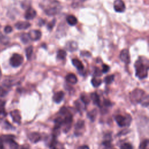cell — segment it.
<instances>
[{
    "label": "cell",
    "mask_w": 149,
    "mask_h": 149,
    "mask_svg": "<svg viewBox=\"0 0 149 149\" xmlns=\"http://www.w3.org/2000/svg\"><path fill=\"white\" fill-rule=\"evenodd\" d=\"M40 6L48 16L57 15L61 10V5L56 0H44Z\"/></svg>",
    "instance_id": "cell-1"
},
{
    "label": "cell",
    "mask_w": 149,
    "mask_h": 149,
    "mask_svg": "<svg viewBox=\"0 0 149 149\" xmlns=\"http://www.w3.org/2000/svg\"><path fill=\"white\" fill-rule=\"evenodd\" d=\"M136 69V76L140 79L146 78L148 75V63L146 58L140 57L134 64Z\"/></svg>",
    "instance_id": "cell-2"
},
{
    "label": "cell",
    "mask_w": 149,
    "mask_h": 149,
    "mask_svg": "<svg viewBox=\"0 0 149 149\" xmlns=\"http://www.w3.org/2000/svg\"><path fill=\"white\" fill-rule=\"evenodd\" d=\"M130 98L133 103H141L143 106L146 105L148 103V95H146L145 92L139 88L134 90L130 93Z\"/></svg>",
    "instance_id": "cell-3"
},
{
    "label": "cell",
    "mask_w": 149,
    "mask_h": 149,
    "mask_svg": "<svg viewBox=\"0 0 149 149\" xmlns=\"http://www.w3.org/2000/svg\"><path fill=\"white\" fill-rule=\"evenodd\" d=\"M1 139L3 141V145L8 144L9 149H17L19 145L14 140L15 136L11 134H6L1 136Z\"/></svg>",
    "instance_id": "cell-4"
},
{
    "label": "cell",
    "mask_w": 149,
    "mask_h": 149,
    "mask_svg": "<svg viewBox=\"0 0 149 149\" xmlns=\"http://www.w3.org/2000/svg\"><path fill=\"white\" fill-rule=\"evenodd\" d=\"M115 120L118 125L120 127L129 126L131 122V116H124L120 115H118L115 116Z\"/></svg>",
    "instance_id": "cell-5"
},
{
    "label": "cell",
    "mask_w": 149,
    "mask_h": 149,
    "mask_svg": "<svg viewBox=\"0 0 149 149\" xmlns=\"http://www.w3.org/2000/svg\"><path fill=\"white\" fill-rule=\"evenodd\" d=\"M23 62V57L19 54H14L10 58V64L14 68H17L20 66Z\"/></svg>",
    "instance_id": "cell-6"
},
{
    "label": "cell",
    "mask_w": 149,
    "mask_h": 149,
    "mask_svg": "<svg viewBox=\"0 0 149 149\" xmlns=\"http://www.w3.org/2000/svg\"><path fill=\"white\" fill-rule=\"evenodd\" d=\"M11 85L9 81L5 80L3 83L0 86V96H5L10 90Z\"/></svg>",
    "instance_id": "cell-7"
},
{
    "label": "cell",
    "mask_w": 149,
    "mask_h": 149,
    "mask_svg": "<svg viewBox=\"0 0 149 149\" xmlns=\"http://www.w3.org/2000/svg\"><path fill=\"white\" fill-rule=\"evenodd\" d=\"M113 8L117 12H123L125 10V5L122 0H115L113 2Z\"/></svg>",
    "instance_id": "cell-8"
},
{
    "label": "cell",
    "mask_w": 149,
    "mask_h": 149,
    "mask_svg": "<svg viewBox=\"0 0 149 149\" xmlns=\"http://www.w3.org/2000/svg\"><path fill=\"white\" fill-rule=\"evenodd\" d=\"M120 59L122 62H123L125 63H129L130 62V55L129 52L127 49H124L121 51L119 55Z\"/></svg>",
    "instance_id": "cell-9"
},
{
    "label": "cell",
    "mask_w": 149,
    "mask_h": 149,
    "mask_svg": "<svg viewBox=\"0 0 149 149\" xmlns=\"http://www.w3.org/2000/svg\"><path fill=\"white\" fill-rule=\"evenodd\" d=\"M30 40L37 41L40 39L41 37V33L40 30H32L29 31L28 33Z\"/></svg>",
    "instance_id": "cell-10"
},
{
    "label": "cell",
    "mask_w": 149,
    "mask_h": 149,
    "mask_svg": "<svg viewBox=\"0 0 149 149\" xmlns=\"http://www.w3.org/2000/svg\"><path fill=\"white\" fill-rule=\"evenodd\" d=\"M10 116L13 120V122H15V123H17V124H20L21 122V115L20 113V112L17 110H13L12 111H11L10 112Z\"/></svg>",
    "instance_id": "cell-11"
},
{
    "label": "cell",
    "mask_w": 149,
    "mask_h": 149,
    "mask_svg": "<svg viewBox=\"0 0 149 149\" xmlns=\"http://www.w3.org/2000/svg\"><path fill=\"white\" fill-rule=\"evenodd\" d=\"M36 16V11L32 8H29L24 15V17L27 20H31Z\"/></svg>",
    "instance_id": "cell-12"
},
{
    "label": "cell",
    "mask_w": 149,
    "mask_h": 149,
    "mask_svg": "<svg viewBox=\"0 0 149 149\" xmlns=\"http://www.w3.org/2000/svg\"><path fill=\"white\" fill-rule=\"evenodd\" d=\"M29 139L33 143H36L41 140V135L37 132H33L29 134Z\"/></svg>",
    "instance_id": "cell-13"
},
{
    "label": "cell",
    "mask_w": 149,
    "mask_h": 149,
    "mask_svg": "<svg viewBox=\"0 0 149 149\" xmlns=\"http://www.w3.org/2000/svg\"><path fill=\"white\" fill-rule=\"evenodd\" d=\"M30 26V23L27 22H18L15 24V27L18 30H24Z\"/></svg>",
    "instance_id": "cell-14"
},
{
    "label": "cell",
    "mask_w": 149,
    "mask_h": 149,
    "mask_svg": "<svg viewBox=\"0 0 149 149\" xmlns=\"http://www.w3.org/2000/svg\"><path fill=\"white\" fill-rule=\"evenodd\" d=\"M64 97V93L62 91H59L54 94L53 96V100L56 103L61 102Z\"/></svg>",
    "instance_id": "cell-15"
},
{
    "label": "cell",
    "mask_w": 149,
    "mask_h": 149,
    "mask_svg": "<svg viewBox=\"0 0 149 149\" xmlns=\"http://www.w3.org/2000/svg\"><path fill=\"white\" fill-rule=\"evenodd\" d=\"M66 80L68 83H69L70 84H76L77 81V77L73 73L68 74L66 76Z\"/></svg>",
    "instance_id": "cell-16"
},
{
    "label": "cell",
    "mask_w": 149,
    "mask_h": 149,
    "mask_svg": "<svg viewBox=\"0 0 149 149\" xmlns=\"http://www.w3.org/2000/svg\"><path fill=\"white\" fill-rule=\"evenodd\" d=\"M72 64L77 68V69H78L79 70H83L84 69V66L82 63V62L77 59H76V58H74L72 60Z\"/></svg>",
    "instance_id": "cell-17"
},
{
    "label": "cell",
    "mask_w": 149,
    "mask_h": 149,
    "mask_svg": "<svg viewBox=\"0 0 149 149\" xmlns=\"http://www.w3.org/2000/svg\"><path fill=\"white\" fill-rule=\"evenodd\" d=\"M5 102L0 100V119L5 117L7 114L5 109Z\"/></svg>",
    "instance_id": "cell-18"
},
{
    "label": "cell",
    "mask_w": 149,
    "mask_h": 149,
    "mask_svg": "<svg viewBox=\"0 0 149 149\" xmlns=\"http://www.w3.org/2000/svg\"><path fill=\"white\" fill-rule=\"evenodd\" d=\"M66 47L68 50L72 52L77 49V44L75 41H69L66 44Z\"/></svg>",
    "instance_id": "cell-19"
},
{
    "label": "cell",
    "mask_w": 149,
    "mask_h": 149,
    "mask_svg": "<svg viewBox=\"0 0 149 149\" xmlns=\"http://www.w3.org/2000/svg\"><path fill=\"white\" fill-rule=\"evenodd\" d=\"M66 22L70 26H74L77 23L76 17L73 15H69L66 17Z\"/></svg>",
    "instance_id": "cell-20"
},
{
    "label": "cell",
    "mask_w": 149,
    "mask_h": 149,
    "mask_svg": "<svg viewBox=\"0 0 149 149\" xmlns=\"http://www.w3.org/2000/svg\"><path fill=\"white\" fill-rule=\"evenodd\" d=\"M91 98L95 104L98 106H100V99L98 95L96 93L91 94Z\"/></svg>",
    "instance_id": "cell-21"
},
{
    "label": "cell",
    "mask_w": 149,
    "mask_h": 149,
    "mask_svg": "<svg viewBox=\"0 0 149 149\" xmlns=\"http://www.w3.org/2000/svg\"><path fill=\"white\" fill-rule=\"evenodd\" d=\"M57 58L61 60L64 59L66 56V52L65 50L60 49L57 52Z\"/></svg>",
    "instance_id": "cell-22"
},
{
    "label": "cell",
    "mask_w": 149,
    "mask_h": 149,
    "mask_svg": "<svg viewBox=\"0 0 149 149\" xmlns=\"http://www.w3.org/2000/svg\"><path fill=\"white\" fill-rule=\"evenodd\" d=\"M9 38L5 35L0 34V43L3 45H6L9 42Z\"/></svg>",
    "instance_id": "cell-23"
},
{
    "label": "cell",
    "mask_w": 149,
    "mask_h": 149,
    "mask_svg": "<svg viewBox=\"0 0 149 149\" xmlns=\"http://www.w3.org/2000/svg\"><path fill=\"white\" fill-rule=\"evenodd\" d=\"M102 83V80L100 79L94 77L91 79V84L94 87H98Z\"/></svg>",
    "instance_id": "cell-24"
},
{
    "label": "cell",
    "mask_w": 149,
    "mask_h": 149,
    "mask_svg": "<svg viewBox=\"0 0 149 149\" xmlns=\"http://www.w3.org/2000/svg\"><path fill=\"white\" fill-rule=\"evenodd\" d=\"M26 55L27 57V59H30L31 57L32 54H33V48L32 46H29L27 48H26Z\"/></svg>",
    "instance_id": "cell-25"
},
{
    "label": "cell",
    "mask_w": 149,
    "mask_h": 149,
    "mask_svg": "<svg viewBox=\"0 0 149 149\" xmlns=\"http://www.w3.org/2000/svg\"><path fill=\"white\" fill-rule=\"evenodd\" d=\"M55 122V129H58L62 125H63V120L61 118H57L55 119L54 120Z\"/></svg>",
    "instance_id": "cell-26"
},
{
    "label": "cell",
    "mask_w": 149,
    "mask_h": 149,
    "mask_svg": "<svg viewBox=\"0 0 149 149\" xmlns=\"http://www.w3.org/2000/svg\"><path fill=\"white\" fill-rule=\"evenodd\" d=\"M20 39L22 40V41L24 43V44H27L29 42V41L30 40L29 36L28 34L26 33H23L20 36Z\"/></svg>",
    "instance_id": "cell-27"
},
{
    "label": "cell",
    "mask_w": 149,
    "mask_h": 149,
    "mask_svg": "<svg viewBox=\"0 0 149 149\" xmlns=\"http://www.w3.org/2000/svg\"><path fill=\"white\" fill-rule=\"evenodd\" d=\"M148 139H146L144 141H143L141 142V143L140 145V149H149L148 148Z\"/></svg>",
    "instance_id": "cell-28"
},
{
    "label": "cell",
    "mask_w": 149,
    "mask_h": 149,
    "mask_svg": "<svg viewBox=\"0 0 149 149\" xmlns=\"http://www.w3.org/2000/svg\"><path fill=\"white\" fill-rule=\"evenodd\" d=\"M114 79V75L113 74H110L107 76H106L104 79V81L106 84H111Z\"/></svg>",
    "instance_id": "cell-29"
},
{
    "label": "cell",
    "mask_w": 149,
    "mask_h": 149,
    "mask_svg": "<svg viewBox=\"0 0 149 149\" xmlns=\"http://www.w3.org/2000/svg\"><path fill=\"white\" fill-rule=\"evenodd\" d=\"M84 122L83 120H79L77 121V122L76 123V126H75V129H76V130H79L80 129H81L83 126H84Z\"/></svg>",
    "instance_id": "cell-30"
},
{
    "label": "cell",
    "mask_w": 149,
    "mask_h": 149,
    "mask_svg": "<svg viewBox=\"0 0 149 149\" xmlns=\"http://www.w3.org/2000/svg\"><path fill=\"white\" fill-rule=\"evenodd\" d=\"M96 115H97V111L95 109H94L88 113V116L92 121H94L95 120Z\"/></svg>",
    "instance_id": "cell-31"
},
{
    "label": "cell",
    "mask_w": 149,
    "mask_h": 149,
    "mask_svg": "<svg viewBox=\"0 0 149 149\" xmlns=\"http://www.w3.org/2000/svg\"><path fill=\"white\" fill-rule=\"evenodd\" d=\"M81 101L84 103V104H88L90 102V99L86 95H84L82 94L81 95Z\"/></svg>",
    "instance_id": "cell-32"
},
{
    "label": "cell",
    "mask_w": 149,
    "mask_h": 149,
    "mask_svg": "<svg viewBox=\"0 0 149 149\" xmlns=\"http://www.w3.org/2000/svg\"><path fill=\"white\" fill-rule=\"evenodd\" d=\"M120 149H133V147L130 143H126L121 145Z\"/></svg>",
    "instance_id": "cell-33"
},
{
    "label": "cell",
    "mask_w": 149,
    "mask_h": 149,
    "mask_svg": "<svg viewBox=\"0 0 149 149\" xmlns=\"http://www.w3.org/2000/svg\"><path fill=\"white\" fill-rule=\"evenodd\" d=\"M55 19H54L52 21L50 22L48 24V25H47L48 29L49 30H52V27H53L54 26V25H55Z\"/></svg>",
    "instance_id": "cell-34"
},
{
    "label": "cell",
    "mask_w": 149,
    "mask_h": 149,
    "mask_svg": "<svg viewBox=\"0 0 149 149\" xmlns=\"http://www.w3.org/2000/svg\"><path fill=\"white\" fill-rule=\"evenodd\" d=\"M109 70V66L105 64H103L102 65V72L104 73L108 72Z\"/></svg>",
    "instance_id": "cell-35"
},
{
    "label": "cell",
    "mask_w": 149,
    "mask_h": 149,
    "mask_svg": "<svg viewBox=\"0 0 149 149\" xmlns=\"http://www.w3.org/2000/svg\"><path fill=\"white\" fill-rule=\"evenodd\" d=\"M12 31V27L10 26H6L4 28V31L6 33H10Z\"/></svg>",
    "instance_id": "cell-36"
},
{
    "label": "cell",
    "mask_w": 149,
    "mask_h": 149,
    "mask_svg": "<svg viewBox=\"0 0 149 149\" xmlns=\"http://www.w3.org/2000/svg\"><path fill=\"white\" fill-rule=\"evenodd\" d=\"M85 1V0H74L73 3V6L75 7L76 5H77V4H79L80 2H83V1Z\"/></svg>",
    "instance_id": "cell-37"
},
{
    "label": "cell",
    "mask_w": 149,
    "mask_h": 149,
    "mask_svg": "<svg viewBox=\"0 0 149 149\" xmlns=\"http://www.w3.org/2000/svg\"><path fill=\"white\" fill-rule=\"evenodd\" d=\"M95 74L97 75V76H101V74H102V72L100 71V70L98 69V68H96V70L95 71Z\"/></svg>",
    "instance_id": "cell-38"
},
{
    "label": "cell",
    "mask_w": 149,
    "mask_h": 149,
    "mask_svg": "<svg viewBox=\"0 0 149 149\" xmlns=\"http://www.w3.org/2000/svg\"><path fill=\"white\" fill-rule=\"evenodd\" d=\"M0 149H3V141L0 137Z\"/></svg>",
    "instance_id": "cell-39"
},
{
    "label": "cell",
    "mask_w": 149,
    "mask_h": 149,
    "mask_svg": "<svg viewBox=\"0 0 149 149\" xmlns=\"http://www.w3.org/2000/svg\"><path fill=\"white\" fill-rule=\"evenodd\" d=\"M44 23H45V21L42 19H41L39 22V25L40 26H42V25L44 24Z\"/></svg>",
    "instance_id": "cell-40"
},
{
    "label": "cell",
    "mask_w": 149,
    "mask_h": 149,
    "mask_svg": "<svg viewBox=\"0 0 149 149\" xmlns=\"http://www.w3.org/2000/svg\"><path fill=\"white\" fill-rule=\"evenodd\" d=\"M80 149H89V147L87 146H83L80 147Z\"/></svg>",
    "instance_id": "cell-41"
},
{
    "label": "cell",
    "mask_w": 149,
    "mask_h": 149,
    "mask_svg": "<svg viewBox=\"0 0 149 149\" xmlns=\"http://www.w3.org/2000/svg\"><path fill=\"white\" fill-rule=\"evenodd\" d=\"M50 149H58L55 146H54L53 144H51V147H50Z\"/></svg>",
    "instance_id": "cell-42"
},
{
    "label": "cell",
    "mask_w": 149,
    "mask_h": 149,
    "mask_svg": "<svg viewBox=\"0 0 149 149\" xmlns=\"http://www.w3.org/2000/svg\"><path fill=\"white\" fill-rule=\"evenodd\" d=\"M1 76H2V73H1V69H0V79L1 78Z\"/></svg>",
    "instance_id": "cell-43"
},
{
    "label": "cell",
    "mask_w": 149,
    "mask_h": 149,
    "mask_svg": "<svg viewBox=\"0 0 149 149\" xmlns=\"http://www.w3.org/2000/svg\"><path fill=\"white\" fill-rule=\"evenodd\" d=\"M21 149H27V148H25V147H22Z\"/></svg>",
    "instance_id": "cell-44"
},
{
    "label": "cell",
    "mask_w": 149,
    "mask_h": 149,
    "mask_svg": "<svg viewBox=\"0 0 149 149\" xmlns=\"http://www.w3.org/2000/svg\"><path fill=\"white\" fill-rule=\"evenodd\" d=\"M0 28H1V25H0Z\"/></svg>",
    "instance_id": "cell-45"
}]
</instances>
